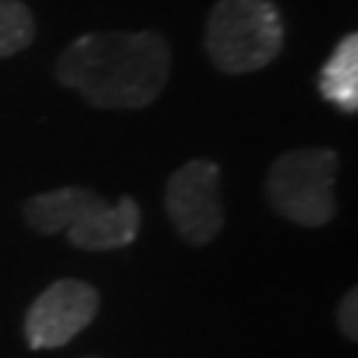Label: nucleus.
Masks as SVG:
<instances>
[{"mask_svg":"<svg viewBox=\"0 0 358 358\" xmlns=\"http://www.w3.org/2000/svg\"><path fill=\"white\" fill-rule=\"evenodd\" d=\"M54 78L96 108H147L171 78V45L162 33H87L66 48Z\"/></svg>","mask_w":358,"mask_h":358,"instance_id":"f257e3e1","label":"nucleus"},{"mask_svg":"<svg viewBox=\"0 0 358 358\" xmlns=\"http://www.w3.org/2000/svg\"><path fill=\"white\" fill-rule=\"evenodd\" d=\"M203 48L218 72H260L284 48L281 9L272 0H218L209 9Z\"/></svg>","mask_w":358,"mask_h":358,"instance_id":"f03ea898","label":"nucleus"},{"mask_svg":"<svg viewBox=\"0 0 358 358\" xmlns=\"http://www.w3.org/2000/svg\"><path fill=\"white\" fill-rule=\"evenodd\" d=\"M341 159L326 147L289 150L272 164L266 197L278 215L301 227H322L334 218V179Z\"/></svg>","mask_w":358,"mask_h":358,"instance_id":"7ed1b4c3","label":"nucleus"},{"mask_svg":"<svg viewBox=\"0 0 358 358\" xmlns=\"http://www.w3.org/2000/svg\"><path fill=\"white\" fill-rule=\"evenodd\" d=\"M164 209L185 242L209 245L224 227L221 167L209 159L185 162L167 179Z\"/></svg>","mask_w":358,"mask_h":358,"instance_id":"20e7f679","label":"nucleus"},{"mask_svg":"<svg viewBox=\"0 0 358 358\" xmlns=\"http://www.w3.org/2000/svg\"><path fill=\"white\" fill-rule=\"evenodd\" d=\"M99 310V293L75 278L54 281L33 301L24 320V334L33 350H57L93 322Z\"/></svg>","mask_w":358,"mask_h":358,"instance_id":"39448f33","label":"nucleus"},{"mask_svg":"<svg viewBox=\"0 0 358 358\" xmlns=\"http://www.w3.org/2000/svg\"><path fill=\"white\" fill-rule=\"evenodd\" d=\"M138 230H141V206L129 194H122L110 206L105 197L93 192L84 209L69 224L66 236H69L75 248L84 251H114L131 245L138 239Z\"/></svg>","mask_w":358,"mask_h":358,"instance_id":"423d86ee","label":"nucleus"},{"mask_svg":"<svg viewBox=\"0 0 358 358\" xmlns=\"http://www.w3.org/2000/svg\"><path fill=\"white\" fill-rule=\"evenodd\" d=\"M320 96L343 114L358 110V36H346L334 45L331 57L320 69Z\"/></svg>","mask_w":358,"mask_h":358,"instance_id":"0eeeda50","label":"nucleus"},{"mask_svg":"<svg viewBox=\"0 0 358 358\" xmlns=\"http://www.w3.org/2000/svg\"><path fill=\"white\" fill-rule=\"evenodd\" d=\"M93 194V188H78V185H66V188H54L30 197L24 203V218L27 224L42 236H54V233H66L75 215L84 209V203Z\"/></svg>","mask_w":358,"mask_h":358,"instance_id":"6e6552de","label":"nucleus"},{"mask_svg":"<svg viewBox=\"0 0 358 358\" xmlns=\"http://www.w3.org/2000/svg\"><path fill=\"white\" fill-rule=\"evenodd\" d=\"M36 39V18L24 0H0V57H13Z\"/></svg>","mask_w":358,"mask_h":358,"instance_id":"1a4fd4ad","label":"nucleus"},{"mask_svg":"<svg viewBox=\"0 0 358 358\" xmlns=\"http://www.w3.org/2000/svg\"><path fill=\"white\" fill-rule=\"evenodd\" d=\"M338 322H341V331L346 334L350 341L358 338V293L350 289L341 301V310H338Z\"/></svg>","mask_w":358,"mask_h":358,"instance_id":"9d476101","label":"nucleus"}]
</instances>
